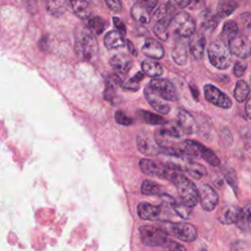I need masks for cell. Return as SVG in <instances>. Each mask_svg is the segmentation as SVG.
I'll list each match as a JSON object with an SVG mask.
<instances>
[{"label": "cell", "mask_w": 251, "mask_h": 251, "mask_svg": "<svg viewBox=\"0 0 251 251\" xmlns=\"http://www.w3.org/2000/svg\"><path fill=\"white\" fill-rule=\"evenodd\" d=\"M75 51L76 56L86 62L94 63L99 54L98 42L88 26H77L75 33Z\"/></svg>", "instance_id": "cell-1"}, {"label": "cell", "mask_w": 251, "mask_h": 251, "mask_svg": "<svg viewBox=\"0 0 251 251\" xmlns=\"http://www.w3.org/2000/svg\"><path fill=\"white\" fill-rule=\"evenodd\" d=\"M170 180L176 185L180 201L184 205L190 208L196 206L199 201V195L198 189L192 180H190L186 176L181 173V171L178 170H176L174 172Z\"/></svg>", "instance_id": "cell-2"}, {"label": "cell", "mask_w": 251, "mask_h": 251, "mask_svg": "<svg viewBox=\"0 0 251 251\" xmlns=\"http://www.w3.org/2000/svg\"><path fill=\"white\" fill-rule=\"evenodd\" d=\"M208 57L211 64L219 70L228 68L231 63L230 50L223 39H217L210 44L208 48Z\"/></svg>", "instance_id": "cell-3"}, {"label": "cell", "mask_w": 251, "mask_h": 251, "mask_svg": "<svg viewBox=\"0 0 251 251\" xmlns=\"http://www.w3.org/2000/svg\"><path fill=\"white\" fill-rule=\"evenodd\" d=\"M169 27L178 37H189L195 32V21L186 12H178L171 19Z\"/></svg>", "instance_id": "cell-4"}, {"label": "cell", "mask_w": 251, "mask_h": 251, "mask_svg": "<svg viewBox=\"0 0 251 251\" xmlns=\"http://www.w3.org/2000/svg\"><path fill=\"white\" fill-rule=\"evenodd\" d=\"M139 234L142 243L145 246L157 247L164 246L169 240L168 234L162 228L152 226H142L139 227Z\"/></svg>", "instance_id": "cell-5"}, {"label": "cell", "mask_w": 251, "mask_h": 251, "mask_svg": "<svg viewBox=\"0 0 251 251\" xmlns=\"http://www.w3.org/2000/svg\"><path fill=\"white\" fill-rule=\"evenodd\" d=\"M183 145L185 146V150L190 158L201 156L208 164L211 166L217 167L220 165V159L216 155V153L210 148L204 146L203 144L194 141V140H184Z\"/></svg>", "instance_id": "cell-6"}, {"label": "cell", "mask_w": 251, "mask_h": 251, "mask_svg": "<svg viewBox=\"0 0 251 251\" xmlns=\"http://www.w3.org/2000/svg\"><path fill=\"white\" fill-rule=\"evenodd\" d=\"M139 167L140 170L148 176L159 177V178H166L169 179L171 178L172 175L174 172L176 170L169 165L163 166L156 161L150 160V159H141L139 161Z\"/></svg>", "instance_id": "cell-7"}, {"label": "cell", "mask_w": 251, "mask_h": 251, "mask_svg": "<svg viewBox=\"0 0 251 251\" xmlns=\"http://www.w3.org/2000/svg\"><path fill=\"white\" fill-rule=\"evenodd\" d=\"M150 87L157 92L163 99L171 102H176L178 100L177 92L174 84L166 78H153L149 83Z\"/></svg>", "instance_id": "cell-8"}, {"label": "cell", "mask_w": 251, "mask_h": 251, "mask_svg": "<svg viewBox=\"0 0 251 251\" xmlns=\"http://www.w3.org/2000/svg\"><path fill=\"white\" fill-rule=\"evenodd\" d=\"M204 96L208 102L217 107L228 109L232 106L231 99L213 84H206L204 86Z\"/></svg>", "instance_id": "cell-9"}, {"label": "cell", "mask_w": 251, "mask_h": 251, "mask_svg": "<svg viewBox=\"0 0 251 251\" xmlns=\"http://www.w3.org/2000/svg\"><path fill=\"white\" fill-rule=\"evenodd\" d=\"M171 232L179 240L192 242L197 238V228L189 223H173L170 226Z\"/></svg>", "instance_id": "cell-10"}, {"label": "cell", "mask_w": 251, "mask_h": 251, "mask_svg": "<svg viewBox=\"0 0 251 251\" xmlns=\"http://www.w3.org/2000/svg\"><path fill=\"white\" fill-rule=\"evenodd\" d=\"M136 145L142 154L146 156H155L161 154V146L155 140V137L145 133H138L136 136Z\"/></svg>", "instance_id": "cell-11"}, {"label": "cell", "mask_w": 251, "mask_h": 251, "mask_svg": "<svg viewBox=\"0 0 251 251\" xmlns=\"http://www.w3.org/2000/svg\"><path fill=\"white\" fill-rule=\"evenodd\" d=\"M198 189L199 201L201 206L206 211H213L218 203H219V196L215 189L209 184H201Z\"/></svg>", "instance_id": "cell-12"}, {"label": "cell", "mask_w": 251, "mask_h": 251, "mask_svg": "<svg viewBox=\"0 0 251 251\" xmlns=\"http://www.w3.org/2000/svg\"><path fill=\"white\" fill-rule=\"evenodd\" d=\"M227 42H228V48L231 54L241 59H245L249 57L250 41L247 36L242 34L240 35L237 33L234 37L229 39Z\"/></svg>", "instance_id": "cell-13"}, {"label": "cell", "mask_w": 251, "mask_h": 251, "mask_svg": "<svg viewBox=\"0 0 251 251\" xmlns=\"http://www.w3.org/2000/svg\"><path fill=\"white\" fill-rule=\"evenodd\" d=\"M144 97L149 103V105L154 108L156 111H158L161 114H168L171 110L170 105L168 104L167 100L163 99L157 92H155L150 85H146L144 88Z\"/></svg>", "instance_id": "cell-14"}, {"label": "cell", "mask_w": 251, "mask_h": 251, "mask_svg": "<svg viewBox=\"0 0 251 251\" xmlns=\"http://www.w3.org/2000/svg\"><path fill=\"white\" fill-rule=\"evenodd\" d=\"M176 124L182 134L185 135H192L198 130V126L193 117L183 109H179L177 111Z\"/></svg>", "instance_id": "cell-15"}, {"label": "cell", "mask_w": 251, "mask_h": 251, "mask_svg": "<svg viewBox=\"0 0 251 251\" xmlns=\"http://www.w3.org/2000/svg\"><path fill=\"white\" fill-rule=\"evenodd\" d=\"M163 212H164V207L162 205L154 206L147 202H141L137 206V215L141 220H144V221L159 220Z\"/></svg>", "instance_id": "cell-16"}, {"label": "cell", "mask_w": 251, "mask_h": 251, "mask_svg": "<svg viewBox=\"0 0 251 251\" xmlns=\"http://www.w3.org/2000/svg\"><path fill=\"white\" fill-rule=\"evenodd\" d=\"M189 42L188 47L190 54L192 55L193 59L200 60L203 57L205 45H206V39L205 36L202 33H193L189 36Z\"/></svg>", "instance_id": "cell-17"}, {"label": "cell", "mask_w": 251, "mask_h": 251, "mask_svg": "<svg viewBox=\"0 0 251 251\" xmlns=\"http://www.w3.org/2000/svg\"><path fill=\"white\" fill-rule=\"evenodd\" d=\"M142 52L151 59H161L164 56L163 46L155 39H146L143 46Z\"/></svg>", "instance_id": "cell-18"}, {"label": "cell", "mask_w": 251, "mask_h": 251, "mask_svg": "<svg viewBox=\"0 0 251 251\" xmlns=\"http://www.w3.org/2000/svg\"><path fill=\"white\" fill-rule=\"evenodd\" d=\"M74 14L80 20H88L91 17V11L88 2L85 0H67Z\"/></svg>", "instance_id": "cell-19"}, {"label": "cell", "mask_w": 251, "mask_h": 251, "mask_svg": "<svg viewBox=\"0 0 251 251\" xmlns=\"http://www.w3.org/2000/svg\"><path fill=\"white\" fill-rule=\"evenodd\" d=\"M110 65L117 72L126 74L132 67V61L125 54H116L110 59Z\"/></svg>", "instance_id": "cell-20"}, {"label": "cell", "mask_w": 251, "mask_h": 251, "mask_svg": "<svg viewBox=\"0 0 251 251\" xmlns=\"http://www.w3.org/2000/svg\"><path fill=\"white\" fill-rule=\"evenodd\" d=\"M172 58L176 65L183 66L187 62V47L183 40H176L173 50H172Z\"/></svg>", "instance_id": "cell-21"}, {"label": "cell", "mask_w": 251, "mask_h": 251, "mask_svg": "<svg viewBox=\"0 0 251 251\" xmlns=\"http://www.w3.org/2000/svg\"><path fill=\"white\" fill-rule=\"evenodd\" d=\"M238 7L237 0H220L217 9H216V16L219 19L226 18L231 15Z\"/></svg>", "instance_id": "cell-22"}, {"label": "cell", "mask_w": 251, "mask_h": 251, "mask_svg": "<svg viewBox=\"0 0 251 251\" xmlns=\"http://www.w3.org/2000/svg\"><path fill=\"white\" fill-rule=\"evenodd\" d=\"M104 45L109 50L121 48L125 45V39L118 30H111L104 36Z\"/></svg>", "instance_id": "cell-23"}, {"label": "cell", "mask_w": 251, "mask_h": 251, "mask_svg": "<svg viewBox=\"0 0 251 251\" xmlns=\"http://www.w3.org/2000/svg\"><path fill=\"white\" fill-rule=\"evenodd\" d=\"M184 161L185 163L182 165V171H186L193 178L199 179L206 175L207 170L203 165L193 162L191 160H184Z\"/></svg>", "instance_id": "cell-24"}, {"label": "cell", "mask_w": 251, "mask_h": 251, "mask_svg": "<svg viewBox=\"0 0 251 251\" xmlns=\"http://www.w3.org/2000/svg\"><path fill=\"white\" fill-rule=\"evenodd\" d=\"M142 72L151 77H157L163 74V68L160 63L152 59H145L141 63Z\"/></svg>", "instance_id": "cell-25"}, {"label": "cell", "mask_w": 251, "mask_h": 251, "mask_svg": "<svg viewBox=\"0 0 251 251\" xmlns=\"http://www.w3.org/2000/svg\"><path fill=\"white\" fill-rule=\"evenodd\" d=\"M150 13L146 8L139 5L138 3H134L130 9L131 17L138 23L142 25H147L150 22Z\"/></svg>", "instance_id": "cell-26"}, {"label": "cell", "mask_w": 251, "mask_h": 251, "mask_svg": "<svg viewBox=\"0 0 251 251\" xmlns=\"http://www.w3.org/2000/svg\"><path fill=\"white\" fill-rule=\"evenodd\" d=\"M240 208L237 206H227L220 212L219 221L225 225L234 224L239 214Z\"/></svg>", "instance_id": "cell-27"}, {"label": "cell", "mask_w": 251, "mask_h": 251, "mask_svg": "<svg viewBox=\"0 0 251 251\" xmlns=\"http://www.w3.org/2000/svg\"><path fill=\"white\" fill-rule=\"evenodd\" d=\"M250 218H251L250 206H249V204H246L244 208H240L239 214H238L237 219H236L234 224L240 229L248 230L249 229V226H250Z\"/></svg>", "instance_id": "cell-28"}, {"label": "cell", "mask_w": 251, "mask_h": 251, "mask_svg": "<svg viewBox=\"0 0 251 251\" xmlns=\"http://www.w3.org/2000/svg\"><path fill=\"white\" fill-rule=\"evenodd\" d=\"M249 91L250 89L247 82L245 80L239 79L235 84V87L233 90V96L237 102L241 103L246 100V98L249 95Z\"/></svg>", "instance_id": "cell-29"}, {"label": "cell", "mask_w": 251, "mask_h": 251, "mask_svg": "<svg viewBox=\"0 0 251 251\" xmlns=\"http://www.w3.org/2000/svg\"><path fill=\"white\" fill-rule=\"evenodd\" d=\"M65 1L64 0H47L46 9L49 14L55 17H59L64 14L65 8Z\"/></svg>", "instance_id": "cell-30"}, {"label": "cell", "mask_w": 251, "mask_h": 251, "mask_svg": "<svg viewBox=\"0 0 251 251\" xmlns=\"http://www.w3.org/2000/svg\"><path fill=\"white\" fill-rule=\"evenodd\" d=\"M140 190L143 194L146 195H160L162 194V186L152 180H144L141 184Z\"/></svg>", "instance_id": "cell-31"}, {"label": "cell", "mask_w": 251, "mask_h": 251, "mask_svg": "<svg viewBox=\"0 0 251 251\" xmlns=\"http://www.w3.org/2000/svg\"><path fill=\"white\" fill-rule=\"evenodd\" d=\"M107 26V22L96 16V17H90L88 19V27L92 32H95L96 34H101Z\"/></svg>", "instance_id": "cell-32"}, {"label": "cell", "mask_w": 251, "mask_h": 251, "mask_svg": "<svg viewBox=\"0 0 251 251\" xmlns=\"http://www.w3.org/2000/svg\"><path fill=\"white\" fill-rule=\"evenodd\" d=\"M238 33V25L234 21H227L225 23L223 31H222V37L223 40L228 41L232 37H234Z\"/></svg>", "instance_id": "cell-33"}, {"label": "cell", "mask_w": 251, "mask_h": 251, "mask_svg": "<svg viewBox=\"0 0 251 251\" xmlns=\"http://www.w3.org/2000/svg\"><path fill=\"white\" fill-rule=\"evenodd\" d=\"M169 25L170 22L167 21H157L153 27L154 34L161 40L166 41L169 37Z\"/></svg>", "instance_id": "cell-34"}, {"label": "cell", "mask_w": 251, "mask_h": 251, "mask_svg": "<svg viewBox=\"0 0 251 251\" xmlns=\"http://www.w3.org/2000/svg\"><path fill=\"white\" fill-rule=\"evenodd\" d=\"M203 19H202V27L205 30L208 31H213L217 25H218V22H219V18L216 15H211L210 13H208V11H205V13L203 12L202 14Z\"/></svg>", "instance_id": "cell-35"}, {"label": "cell", "mask_w": 251, "mask_h": 251, "mask_svg": "<svg viewBox=\"0 0 251 251\" xmlns=\"http://www.w3.org/2000/svg\"><path fill=\"white\" fill-rule=\"evenodd\" d=\"M138 114L140 115V117L143 119V121H145L147 124L149 125H153V126H162L166 121L159 115H156L154 113L148 112V111H144V110H139Z\"/></svg>", "instance_id": "cell-36"}, {"label": "cell", "mask_w": 251, "mask_h": 251, "mask_svg": "<svg viewBox=\"0 0 251 251\" xmlns=\"http://www.w3.org/2000/svg\"><path fill=\"white\" fill-rule=\"evenodd\" d=\"M172 209L175 211L176 215H178L182 219H188L191 216V210H190L191 208L184 205L181 201L180 202L175 201V203L172 206Z\"/></svg>", "instance_id": "cell-37"}, {"label": "cell", "mask_w": 251, "mask_h": 251, "mask_svg": "<svg viewBox=\"0 0 251 251\" xmlns=\"http://www.w3.org/2000/svg\"><path fill=\"white\" fill-rule=\"evenodd\" d=\"M115 120L119 125L122 126H129L133 123L132 119H130L129 117H127L124 112L122 111H117L115 113Z\"/></svg>", "instance_id": "cell-38"}, {"label": "cell", "mask_w": 251, "mask_h": 251, "mask_svg": "<svg viewBox=\"0 0 251 251\" xmlns=\"http://www.w3.org/2000/svg\"><path fill=\"white\" fill-rule=\"evenodd\" d=\"M122 85L125 89L130 91H136L139 89V81L136 78H134V76L126 80L124 83H122Z\"/></svg>", "instance_id": "cell-39"}, {"label": "cell", "mask_w": 251, "mask_h": 251, "mask_svg": "<svg viewBox=\"0 0 251 251\" xmlns=\"http://www.w3.org/2000/svg\"><path fill=\"white\" fill-rule=\"evenodd\" d=\"M122 83H123V81H122L121 77L116 74H112V75L107 76L106 85H108V86H112L114 88H117L118 86H121Z\"/></svg>", "instance_id": "cell-40"}, {"label": "cell", "mask_w": 251, "mask_h": 251, "mask_svg": "<svg viewBox=\"0 0 251 251\" xmlns=\"http://www.w3.org/2000/svg\"><path fill=\"white\" fill-rule=\"evenodd\" d=\"M246 69H247V64L245 62L237 61V62H235L234 67H233V74L235 76L240 77L244 74Z\"/></svg>", "instance_id": "cell-41"}, {"label": "cell", "mask_w": 251, "mask_h": 251, "mask_svg": "<svg viewBox=\"0 0 251 251\" xmlns=\"http://www.w3.org/2000/svg\"><path fill=\"white\" fill-rule=\"evenodd\" d=\"M206 6L205 0H188L186 8L189 10H200L204 9Z\"/></svg>", "instance_id": "cell-42"}, {"label": "cell", "mask_w": 251, "mask_h": 251, "mask_svg": "<svg viewBox=\"0 0 251 251\" xmlns=\"http://www.w3.org/2000/svg\"><path fill=\"white\" fill-rule=\"evenodd\" d=\"M134 2L146 8L149 12H152L157 5V0H134Z\"/></svg>", "instance_id": "cell-43"}, {"label": "cell", "mask_w": 251, "mask_h": 251, "mask_svg": "<svg viewBox=\"0 0 251 251\" xmlns=\"http://www.w3.org/2000/svg\"><path fill=\"white\" fill-rule=\"evenodd\" d=\"M107 4L108 8L111 9L113 12H120L122 10V3L121 0H104Z\"/></svg>", "instance_id": "cell-44"}, {"label": "cell", "mask_w": 251, "mask_h": 251, "mask_svg": "<svg viewBox=\"0 0 251 251\" xmlns=\"http://www.w3.org/2000/svg\"><path fill=\"white\" fill-rule=\"evenodd\" d=\"M113 22H114V25H115V26H116V28H117V30L122 34V35H125L126 34V25H125V24L119 19V18H116V17H114L113 18Z\"/></svg>", "instance_id": "cell-45"}, {"label": "cell", "mask_w": 251, "mask_h": 251, "mask_svg": "<svg viewBox=\"0 0 251 251\" xmlns=\"http://www.w3.org/2000/svg\"><path fill=\"white\" fill-rule=\"evenodd\" d=\"M164 247H166L169 250H185L184 246H182L179 243H176L175 241H171V240H168L167 243L164 245Z\"/></svg>", "instance_id": "cell-46"}, {"label": "cell", "mask_w": 251, "mask_h": 251, "mask_svg": "<svg viewBox=\"0 0 251 251\" xmlns=\"http://www.w3.org/2000/svg\"><path fill=\"white\" fill-rule=\"evenodd\" d=\"M226 180L228 181V183L233 186V187H236V175L233 171H230V172H226Z\"/></svg>", "instance_id": "cell-47"}, {"label": "cell", "mask_w": 251, "mask_h": 251, "mask_svg": "<svg viewBox=\"0 0 251 251\" xmlns=\"http://www.w3.org/2000/svg\"><path fill=\"white\" fill-rule=\"evenodd\" d=\"M125 42L126 43V46H127V50H128V52L131 54V55H133V56H137V51H136V49L134 48V46H133V44L129 41V40H125Z\"/></svg>", "instance_id": "cell-48"}, {"label": "cell", "mask_w": 251, "mask_h": 251, "mask_svg": "<svg viewBox=\"0 0 251 251\" xmlns=\"http://www.w3.org/2000/svg\"><path fill=\"white\" fill-rule=\"evenodd\" d=\"M250 103H251V101H250V99H248L245 104V113H246V116L248 119L250 118Z\"/></svg>", "instance_id": "cell-49"}, {"label": "cell", "mask_w": 251, "mask_h": 251, "mask_svg": "<svg viewBox=\"0 0 251 251\" xmlns=\"http://www.w3.org/2000/svg\"><path fill=\"white\" fill-rule=\"evenodd\" d=\"M86 2H90V3H93V4H97L99 3V0H85Z\"/></svg>", "instance_id": "cell-50"}]
</instances>
